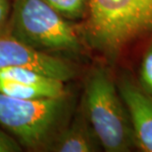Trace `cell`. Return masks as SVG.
Instances as JSON below:
<instances>
[{"label":"cell","mask_w":152,"mask_h":152,"mask_svg":"<svg viewBox=\"0 0 152 152\" xmlns=\"http://www.w3.org/2000/svg\"><path fill=\"white\" fill-rule=\"evenodd\" d=\"M85 37L108 58L152 33V0H88Z\"/></svg>","instance_id":"cell-1"},{"label":"cell","mask_w":152,"mask_h":152,"mask_svg":"<svg viewBox=\"0 0 152 152\" xmlns=\"http://www.w3.org/2000/svg\"><path fill=\"white\" fill-rule=\"evenodd\" d=\"M70 95L19 99L0 93V127L29 150L45 151L69 121Z\"/></svg>","instance_id":"cell-2"},{"label":"cell","mask_w":152,"mask_h":152,"mask_svg":"<svg viewBox=\"0 0 152 152\" xmlns=\"http://www.w3.org/2000/svg\"><path fill=\"white\" fill-rule=\"evenodd\" d=\"M83 111L104 150L124 152L135 146L126 105L105 68H94L87 77Z\"/></svg>","instance_id":"cell-3"},{"label":"cell","mask_w":152,"mask_h":152,"mask_svg":"<svg viewBox=\"0 0 152 152\" xmlns=\"http://www.w3.org/2000/svg\"><path fill=\"white\" fill-rule=\"evenodd\" d=\"M7 33L42 53H80L74 28L42 0H14Z\"/></svg>","instance_id":"cell-4"},{"label":"cell","mask_w":152,"mask_h":152,"mask_svg":"<svg viewBox=\"0 0 152 152\" xmlns=\"http://www.w3.org/2000/svg\"><path fill=\"white\" fill-rule=\"evenodd\" d=\"M21 67L68 81L76 74L75 66L62 57L42 53L5 33L0 36V68Z\"/></svg>","instance_id":"cell-5"},{"label":"cell","mask_w":152,"mask_h":152,"mask_svg":"<svg viewBox=\"0 0 152 152\" xmlns=\"http://www.w3.org/2000/svg\"><path fill=\"white\" fill-rule=\"evenodd\" d=\"M65 82L28 68H0V93L19 99L54 98L67 95Z\"/></svg>","instance_id":"cell-6"},{"label":"cell","mask_w":152,"mask_h":152,"mask_svg":"<svg viewBox=\"0 0 152 152\" xmlns=\"http://www.w3.org/2000/svg\"><path fill=\"white\" fill-rule=\"evenodd\" d=\"M118 92L129 115L135 145L152 152V97L127 79L120 83Z\"/></svg>","instance_id":"cell-7"},{"label":"cell","mask_w":152,"mask_h":152,"mask_svg":"<svg viewBox=\"0 0 152 152\" xmlns=\"http://www.w3.org/2000/svg\"><path fill=\"white\" fill-rule=\"evenodd\" d=\"M102 148L83 108L57 133L45 151L94 152Z\"/></svg>","instance_id":"cell-8"},{"label":"cell","mask_w":152,"mask_h":152,"mask_svg":"<svg viewBox=\"0 0 152 152\" xmlns=\"http://www.w3.org/2000/svg\"><path fill=\"white\" fill-rule=\"evenodd\" d=\"M65 19L81 18L87 11L88 0H42Z\"/></svg>","instance_id":"cell-9"},{"label":"cell","mask_w":152,"mask_h":152,"mask_svg":"<svg viewBox=\"0 0 152 152\" xmlns=\"http://www.w3.org/2000/svg\"><path fill=\"white\" fill-rule=\"evenodd\" d=\"M139 79L142 90L152 97V48L145 54L142 60Z\"/></svg>","instance_id":"cell-10"},{"label":"cell","mask_w":152,"mask_h":152,"mask_svg":"<svg viewBox=\"0 0 152 152\" xmlns=\"http://www.w3.org/2000/svg\"><path fill=\"white\" fill-rule=\"evenodd\" d=\"M22 151L21 144L13 136L0 127V152H19Z\"/></svg>","instance_id":"cell-11"},{"label":"cell","mask_w":152,"mask_h":152,"mask_svg":"<svg viewBox=\"0 0 152 152\" xmlns=\"http://www.w3.org/2000/svg\"><path fill=\"white\" fill-rule=\"evenodd\" d=\"M11 9L10 0H0V36L7 33Z\"/></svg>","instance_id":"cell-12"},{"label":"cell","mask_w":152,"mask_h":152,"mask_svg":"<svg viewBox=\"0 0 152 152\" xmlns=\"http://www.w3.org/2000/svg\"></svg>","instance_id":"cell-13"}]
</instances>
